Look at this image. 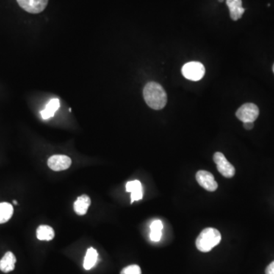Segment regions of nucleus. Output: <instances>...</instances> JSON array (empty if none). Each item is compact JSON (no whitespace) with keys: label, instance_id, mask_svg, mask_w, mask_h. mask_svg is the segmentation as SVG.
<instances>
[{"label":"nucleus","instance_id":"nucleus-1","mask_svg":"<svg viewBox=\"0 0 274 274\" xmlns=\"http://www.w3.org/2000/svg\"><path fill=\"white\" fill-rule=\"evenodd\" d=\"M143 98L149 107L154 110H161L167 104V94L159 83L150 82L143 89Z\"/></svg>","mask_w":274,"mask_h":274},{"label":"nucleus","instance_id":"nucleus-2","mask_svg":"<svg viewBox=\"0 0 274 274\" xmlns=\"http://www.w3.org/2000/svg\"><path fill=\"white\" fill-rule=\"evenodd\" d=\"M222 236L218 230L214 228H206L200 233L196 241V246L200 251L209 252L219 245Z\"/></svg>","mask_w":274,"mask_h":274},{"label":"nucleus","instance_id":"nucleus-3","mask_svg":"<svg viewBox=\"0 0 274 274\" xmlns=\"http://www.w3.org/2000/svg\"><path fill=\"white\" fill-rule=\"evenodd\" d=\"M183 76L192 81H199L204 76V66L200 62H190L182 67Z\"/></svg>","mask_w":274,"mask_h":274},{"label":"nucleus","instance_id":"nucleus-4","mask_svg":"<svg viewBox=\"0 0 274 274\" xmlns=\"http://www.w3.org/2000/svg\"><path fill=\"white\" fill-rule=\"evenodd\" d=\"M258 115L259 109L258 106L253 103H246L236 111V117L243 123L255 121Z\"/></svg>","mask_w":274,"mask_h":274},{"label":"nucleus","instance_id":"nucleus-5","mask_svg":"<svg viewBox=\"0 0 274 274\" xmlns=\"http://www.w3.org/2000/svg\"><path fill=\"white\" fill-rule=\"evenodd\" d=\"M214 160L217 164V169L219 173L222 174L225 178H231L236 174V169L222 153L217 152L214 154Z\"/></svg>","mask_w":274,"mask_h":274},{"label":"nucleus","instance_id":"nucleus-6","mask_svg":"<svg viewBox=\"0 0 274 274\" xmlns=\"http://www.w3.org/2000/svg\"><path fill=\"white\" fill-rule=\"evenodd\" d=\"M198 184L207 192H214L218 188V184L214 179V176L207 171L200 170L196 175Z\"/></svg>","mask_w":274,"mask_h":274},{"label":"nucleus","instance_id":"nucleus-7","mask_svg":"<svg viewBox=\"0 0 274 274\" xmlns=\"http://www.w3.org/2000/svg\"><path fill=\"white\" fill-rule=\"evenodd\" d=\"M49 0H17L22 9L31 14H38L46 9Z\"/></svg>","mask_w":274,"mask_h":274},{"label":"nucleus","instance_id":"nucleus-8","mask_svg":"<svg viewBox=\"0 0 274 274\" xmlns=\"http://www.w3.org/2000/svg\"><path fill=\"white\" fill-rule=\"evenodd\" d=\"M71 159L64 155H55L48 159V164L50 168L55 172L66 170L71 165Z\"/></svg>","mask_w":274,"mask_h":274},{"label":"nucleus","instance_id":"nucleus-9","mask_svg":"<svg viewBox=\"0 0 274 274\" xmlns=\"http://www.w3.org/2000/svg\"><path fill=\"white\" fill-rule=\"evenodd\" d=\"M226 4L229 9L230 17L233 21H238L242 18L245 9L242 7V0H226Z\"/></svg>","mask_w":274,"mask_h":274},{"label":"nucleus","instance_id":"nucleus-10","mask_svg":"<svg viewBox=\"0 0 274 274\" xmlns=\"http://www.w3.org/2000/svg\"><path fill=\"white\" fill-rule=\"evenodd\" d=\"M126 191L127 192L131 193V203L142 200V188L140 181H133L127 183Z\"/></svg>","mask_w":274,"mask_h":274},{"label":"nucleus","instance_id":"nucleus-11","mask_svg":"<svg viewBox=\"0 0 274 274\" xmlns=\"http://www.w3.org/2000/svg\"><path fill=\"white\" fill-rule=\"evenodd\" d=\"M16 258L11 251L7 252L0 260V270L4 273H9L15 269Z\"/></svg>","mask_w":274,"mask_h":274},{"label":"nucleus","instance_id":"nucleus-12","mask_svg":"<svg viewBox=\"0 0 274 274\" xmlns=\"http://www.w3.org/2000/svg\"><path fill=\"white\" fill-rule=\"evenodd\" d=\"M91 205V199L87 195H82L78 197L77 200L74 203V210L76 214L79 216H83L86 214L89 206Z\"/></svg>","mask_w":274,"mask_h":274},{"label":"nucleus","instance_id":"nucleus-13","mask_svg":"<svg viewBox=\"0 0 274 274\" xmlns=\"http://www.w3.org/2000/svg\"><path fill=\"white\" fill-rule=\"evenodd\" d=\"M59 106H60V102H59V100L58 98L51 99L48 103L45 109L43 111H40L42 118L44 120H48V119L54 117L55 113L59 109Z\"/></svg>","mask_w":274,"mask_h":274},{"label":"nucleus","instance_id":"nucleus-14","mask_svg":"<svg viewBox=\"0 0 274 274\" xmlns=\"http://www.w3.org/2000/svg\"><path fill=\"white\" fill-rule=\"evenodd\" d=\"M98 257V254L95 249L93 247L88 249L86 257H85L84 264H83L84 268L87 270H91L96 264Z\"/></svg>","mask_w":274,"mask_h":274},{"label":"nucleus","instance_id":"nucleus-15","mask_svg":"<svg viewBox=\"0 0 274 274\" xmlns=\"http://www.w3.org/2000/svg\"><path fill=\"white\" fill-rule=\"evenodd\" d=\"M54 229L49 225H40L37 229V238L40 241H51L54 239Z\"/></svg>","mask_w":274,"mask_h":274},{"label":"nucleus","instance_id":"nucleus-16","mask_svg":"<svg viewBox=\"0 0 274 274\" xmlns=\"http://www.w3.org/2000/svg\"><path fill=\"white\" fill-rule=\"evenodd\" d=\"M13 207L9 203H0V224L6 223L13 215Z\"/></svg>","mask_w":274,"mask_h":274},{"label":"nucleus","instance_id":"nucleus-17","mask_svg":"<svg viewBox=\"0 0 274 274\" xmlns=\"http://www.w3.org/2000/svg\"><path fill=\"white\" fill-rule=\"evenodd\" d=\"M140 267L136 264L134 265L128 266V267H125L120 272V274H141Z\"/></svg>","mask_w":274,"mask_h":274},{"label":"nucleus","instance_id":"nucleus-18","mask_svg":"<svg viewBox=\"0 0 274 274\" xmlns=\"http://www.w3.org/2000/svg\"><path fill=\"white\" fill-rule=\"evenodd\" d=\"M150 228H151V231H162L163 225L160 220H155L152 222Z\"/></svg>","mask_w":274,"mask_h":274},{"label":"nucleus","instance_id":"nucleus-19","mask_svg":"<svg viewBox=\"0 0 274 274\" xmlns=\"http://www.w3.org/2000/svg\"><path fill=\"white\" fill-rule=\"evenodd\" d=\"M161 238H162V231H151V233H150V239L153 242H159Z\"/></svg>","mask_w":274,"mask_h":274},{"label":"nucleus","instance_id":"nucleus-20","mask_svg":"<svg viewBox=\"0 0 274 274\" xmlns=\"http://www.w3.org/2000/svg\"><path fill=\"white\" fill-rule=\"evenodd\" d=\"M266 274H274V261L267 266L265 270Z\"/></svg>","mask_w":274,"mask_h":274},{"label":"nucleus","instance_id":"nucleus-21","mask_svg":"<svg viewBox=\"0 0 274 274\" xmlns=\"http://www.w3.org/2000/svg\"><path fill=\"white\" fill-rule=\"evenodd\" d=\"M244 128L246 130H251L254 128V122H245L244 123Z\"/></svg>","mask_w":274,"mask_h":274},{"label":"nucleus","instance_id":"nucleus-22","mask_svg":"<svg viewBox=\"0 0 274 274\" xmlns=\"http://www.w3.org/2000/svg\"><path fill=\"white\" fill-rule=\"evenodd\" d=\"M13 203L15 205H18V202H17L16 200H13Z\"/></svg>","mask_w":274,"mask_h":274},{"label":"nucleus","instance_id":"nucleus-23","mask_svg":"<svg viewBox=\"0 0 274 274\" xmlns=\"http://www.w3.org/2000/svg\"><path fill=\"white\" fill-rule=\"evenodd\" d=\"M219 2H221V3H222V2H223V0H219Z\"/></svg>","mask_w":274,"mask_h":274},{"label":"nucleus","instance_id":"nucleus-24","mask_svg":"<svg viewBox=\"0 0 274 274\" xmlns=\"http://www.w3.org/2000/svg\"><path fill=\"white\" fill-rule=\"evenodd\" d=\"M273 73H274V64H273Z\"/></svg>","mask_w":274,"mask_h":274}]
</instances>
